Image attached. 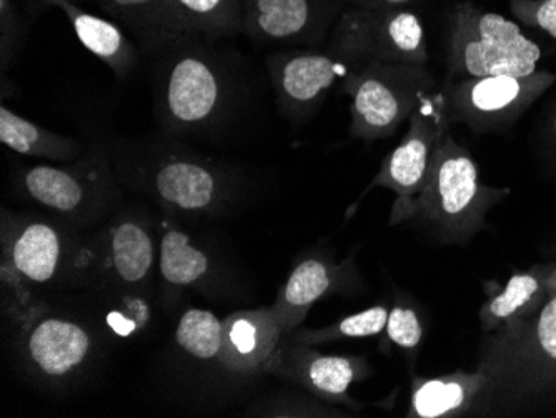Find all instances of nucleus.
I'll use <instances>...</instances> for the list:
<instances>
[{
	"label": "nucleus",
	"instance_id": "2",
	"mask_svg": "<svg viewBox=\"0 0 556 418\" xmlns=\"http://www.w3.org/2000/svg\"><path fill=\"white\" fill-rule=\"evenodd\" d=\"M111 157L118 180L152 197L172 217L222 215L242 192L236 167L180 143L115 147Z\"/></svg>",
	"mask_w": 556,
	"mask_h": 418
},
{
	"label": "nucleus",
	"instance_id": "16",
	"mask_svg": "<svg viewBox=\"0 0 556 418\" xmlns=\"http://www.w3.org/2000/svg\"><path fill=\"white\" fill-rule=\"evenodd\" d=\"M362 287L364 282L353 255L340 264L332 255H308L293 265L270 308L287 335L305 322L317 302L332 295H350Z\"/></svg>",
	"mask_w": 556,
	"mask_h": 418
},
{
	"label": "nucleus",
	"instance_id": "23",
	"mask_svg": "<svg viewBox=\"0 0 556 418\" xmlns=\"http://www.w3.org/2000/svg\"><path fill=\"white\" fill-rule=\"evenodd\" d=\"M553 265H535L527 273L515 274L502 292L490 297L478 314L483 332L493 333L535 315L549 299L546 279Z\"/></svg>",
	"mask_w": 556,
	"mask_h": 418
},
{
	"label": "nucleus",
	"instance_id": "1",
	"mask_svg": "<svg viewBox=\"0 0 556 418\" xmlns=\"http://www.w3.org/2000/svg\"><path fill=\"white\" fill-rule=\"evenodd\" d=\"M2 311L11 327L54 290L87 289L92 230L47 212H9L0 218Z\"/></svg>",
	"mask_w": 556,
	"mask_h": 418
},
{
	"label": "nucleus",
	"instance_id": "32",
	"mask_svg": "<svg viewBox=\"0 0 556 418\" xmlns=\"http://www.w3.org/2000/svg\"><path fill=\"white\" fill-rule=\"evenodd\" d=\"M510 11L525 26L556 39V0H510Z\"/></svg>",
	"mask_w": 556,
	"mask_h": 418
},
{
	"label": "nucleus",
	"instance_id": "18",
	"mask_svg": "<svg viewBox=\"0 0 556 418\" xmlns=\"http://www.w3.org/2000/svg\"><path fill=\"white\" fill-rule=\"evenodd\" d=\"M282 337L270 307L233 312L222 320L220 365L236 376H257Z\"/></svg>",
	"mask_w": 556,
	"mask_h": 418
},
{
	"label": "nucleus",
	"instance_id": "11",
	"mask_svg": "<svg viewBox=\"0 0 556 418\" xmlns=\"http://www.w3.org/2000/svg\"><path fill=\"white\" fill-rule=\"evenodd\" d=\"M328 52L355 68L370 62L415 65L428 62L424 24L415 12L405 8H353L343 12Z\"/></svg>",
	"mask_w": 556,
	"mask_h": 418
},
{
	"label": "nucleus",
	"instance_id": "25",
	"mask_svg": "<svg viewBox=\"0 0 556 418\" xmlns=\"http://www.w3.org/2000/svg\"><path fill=\"white\" fill-rule=\"evenodd\" d=\"M193 39L215 40L242 33V0H170Z\"/></svg>",
	"mask_w": 556,
	"mask_h": 418
},
{
	"label": "nucleus",
	"instance_id": "17",
	"mask_svg": "<svg viewBox=\"0 0 556 418\" xmlns=\"http://www.w3.org/2000/svg\"><path fill=\"white\" fill-rule=\"evenodd\" d=\"M327 22L317 0H242V33L258 43H312Z\"/></svg>",
	"mask_w": 556,
	"mask_h": 418
},
{
	"label": "nucleus",
	"instance_id": "10",
	"mask_svg": "<svg viewBox=\"0 0 556 418\" xmlns=\"http://www.w3.org/2000/svg\"><path fill=\"white\" fill-rule=\"evenodd\" d=\"M159 267L157 229L134 211L114 212L92 230L87 290L114 299L150 297Z\"/></svg>",
	"mask_w": 556,
	"mask_h": 418
},
{
	"label": "nucleus",
	"instance_id": "7",
	"mask_svg": "<svg viewBox=\"0 0 556 418\" xmlns=\"http://www.w3.org/2000/svg\"><path fill=\"white\" fill-rule=\"evenodd\" d=\"M542 59L540 47L515 22L462 2L452 14L450 79L532 76Z\"/></svg>",
	"mask_w": 556,
	"mask_h": 418
},
{
	"label": "nucleus",
	"instance_id": "36",
	"mask_svg": "<svg viewBox=\"0 0 556 418\" xmlns=\"http://www.w3.org/2000/svg\"><path fill=\"white\" fill-rule=\"evenodd\" d=\"M553 130H555V136H556V117H555V122H553Z\"/></svg>",
	"mask_w": 556,
	"mask_h": 418
},
{
	"label": "nucleus",
	"instance_id": "13",
	"mask_svg": "<svg viewBox=\"0 0 556 418\" xmlns=\"http://www.w3.org/2000/svg\"><path fill=\"white\" fill-rule=\"evenodd\" d=\"M452 118L443 90L427 93L410 115V129L395 151L383 159L382 167L365 193L375 187L392 190L396 199L390 215L399 214L420 193L428 167L440 140L448 132Z\"/></svg>",
	"mask_w": 556,
	"mask_h": 418
},
{
	"label": "nucleus",
	"instance_id": "8",
	"mask_svg": "<svg viewBox=\"0 0 556 418\" xmlns=\"http://www.w3.org/2000/svg\"><path fill=\"white\" fill-rule=\"evenodd\" d=\"M435 90L425 65L370 62L353 68L342 80V92L350 97V137L365 142L389 139Z\"/></svg>",
	"mask_w": 556,
	"mask_h": 418
},
{
	"label": "nucleus",
	"instance_id": "15",
	"mask_svg": "<svg viewBox=\"0 0 556 418\" xmlns=\"http://www.w3.org/2000/svg\"><path fill=\"white\" fill-rule=\"evenodd\" d=\"M267 67L275 101L290 121H305L314 115L330 89L355 68L332 52L303 49L275 52L267 59Z\"/></svg>",
	"mask_w": 556,
	"mask_h": 418
},
{
	"label": "nucleus",
	"instance_id": "19",
	"mask_svg": "<svg viewBox=\"0 0 556 418\" xmlns=\"http://www.w3.org/2000/svg\"><path fill=\"white\" fill-rule=\"evenodd\" d=\"M159 277L165 308H174L186 290H202L214 282L211 252L197 245L192 237L168 215L159 230Z\"/></svg>",
	"mask_w": 556,
	"mask_h": 418
},
{
	"label": "nucleus",
	"instance_id": "28",
	"mask_svg": "<svg viewBox=\"0 0 556 418\" xmlns=\"http://www.w3.org/2000/svg\"><path fill=\"white\" fill-rule=\"evenodd\" d=\"M29 33V18L14 0H0V68L2 77L14 67Z\"/></svg>",
	"mask_w": 556,
	"mask_h": 418
},
{
	"label": "nucleus",
	"instance_id": "20",
	"mask_svg": "<svg viewBox=\"0 0 556 418\" xmlns=\"http://www.w3.org/2000/svg\"><path fill=\"white\" fill-rule=\"evenodd\" d=\"M100 8L118 26L129 30L134 42L150 58L193 39L170 0H99Z\"/></svg>",
	"mask_w": 556,
	"mask_h": 418
},
{
	"label": "nucleus",
	"instance_id": "9",
	"mask_svg": "<svg viewBox=\"0 0 556 418\" xmlns=\"http://www.w3.org/2000/svg\"><path fill=\"white\" fill-rule=\"evenodd\" d=\"M14 347L25 376L40 385L65 387L89 370L99 351L96 330L80 318L39 301L22 318Z\"/></svg>",
	"mask_w": 556,
	"mask_h": 418
},
{
	"label": "nucleus",
	"instance_id": "30",
	"mask_svg": "<svg viewBox=\"0 0 556 418\" xmlns=\"http://www.w3.org/2000/svg\"><path fill=\"white\" fill-rule=\"evenodd\" d=\"M114 302L105 320L115 335H136L146 329L150 318L149 297L129 295V297L114 299Z\"/></svg>",
	"mask_w": 556,
	"mask_h": 418
},
{
	"label": "nucleus",
	"instance_id": "5",
	"mask_svg": "<svg viewBox=\"0 0 556 418\" xmlns=\"http://www.w3.org/2000/svg\"><path fill=\"white\" fill-rule=\"evenodd\" d=\"M211 43L189 39L159 55L155 112L170 137L211 130L232 104V79Z\"/></svg>",
	"mask_w": 556,
	"mask_h": 418
},
{
	"label": "nucleus",
	"instance_id": "14",
	"mask_svg": "<svg viewBox=\"0 0 556 418\" xmlns=\"http://www.w3.org/2000/svg\"><path fill=\"white\" fill-rule=\"evenodd\" d=\"M262 373L295 383L327 404L361 410L364 405L353 401L349 390L353 383L370 379L374 367L365 357L325 355L315 345H302L283 335Z\"/></svg>",
	"mask_w": 556,
	"mask_h": 418
},
{
	"label": "nucleus",
	"instance_id": "31",
	"mask_svg": "<svg viewBox=\"0 0 556 418\" xmlns=\"http://www.w3.org/2000/svg\"><path fill=\"white\" fill-rule=\"evenodd\" d=\"M332 405V404H330ZM330 405L314 404L311 401H278L268 402V404H258L257 407L250 408V414L261 415V417H345L339 408Z\"/></svg>",
	"mask_w": 556,
	"mask_h": 418
},
{
	"label": "nucleus",
	"instance_id": "6",
	"mask_svg": "<svg viewBox=\"0 0 556 418\" xmlns=\"http://www.w3.org/2000/svg\"><path fill=\"white\" fill-rule=\"evenodd\" d=\"M117 174L102 147L61 165H18L12 187L25 202L79 229L90 230L108 220L117 207Z\"/></svg>",
	"mask_w": 556,
	"mask_h": 418
},
{
	"label": "nucleus",
	"instance_id": "12",
	"mask_svg": "<svg viewBox=\"0 0 556 418\" xmlns=\"http://www.w3.org/2000/svg\"><path fill=\"white\" fill-rule=\"evenodd\" d=\"M548 71L532 76H489L448 79L443 93L452 122L475 134L496 132L517 122L555 83Z\"/></svg>",
	"mask_w": 556,
	"mask_h": 418
},
{
	"label": "nucleus",
	"instance_id": "22",
	"mask_svg": "<svg viewBox=\"0 0 556 418\" xmlns=\"http://www.w3.org/2000/svg\"><path fill=\"white\" fill-rule=\"evenodd\" d=\"M486 389L482 370L446 373L435 379L415 377L412 382L410 418L464 417L477 410L478 402Z\"/></svg>",
	"mask_w": 556,
	"mask_h": 418
},
{
	"label": "nucleus",
	"instance_id": "27",
	"mask_svg": "<svg viewBox=\"0 0 556 418\" xmlns=\"http://www.w3.org/2000/svg\"><path fill=\"white\" fill-rule=\"evenodd\" d=\"M175 340L197 360L218 362L222 352V320L205 308L184 312L175 330Z\"/></svg>",
	"mask_w": 556,
	"mask_h": 418
},
{
	"label": "nucleus",
	"instance_id": "33",
	"mask_svg": "<svg viewBox=\"0 0 556 418\" xmlns=\"http://www.w3.org/2000/svg\"><path fill=\"white\" fill-rule=\"evenodd\" d=\"M352 2L353 8L361 9H393L405 8L412 4L414 0H349Z\"/></svg>",
	"mask_w": 556,
	"mask_h": 418
},
{
	"label": "nucleus",
	"instance_id": "24",
	"mask_svg": "<svg viewBox=\"0 0 556 418\" xmlns=\"http://www.w3.org/2000/svg\"><path fill=\"white\" fill-rule=\"evenodd\" d=\"M0 140L12 152L55 164L77 161L87 151L80 140L43 129L4 104L0 107Z\"/></svg>",
	"mask_w": 556,
	"mask_h": 418
},
{
	"label": "nucleus",
	"instance_id": "3",
	"mask_svg": "<svg viewBox=\"0 0 556 418\" xmlns=\"http://www.w3.org/2000/svg\"><path fill=\"white\" fill-rule=\"evenodd\" d=\"M478 370L486 377L477 407L482 414L556 395V297L532 317L493 332Z\"/></svg>",
	"mask_w": 556,
	"mask_h": 418
},
{
	"label": "nucleus",
	"instance_id": "29",
	"mask_svg": "<svg viewBox=\"0 0 556 418\" xmlns=\"http://www.w3.org/2000/svg\"><path fill=\"white\" fill-rule=\"evenodd\" d=\"M383 333H386L387 340L395 343L396 347L415 355L424 340L420 315L410 305L395 304L390 308L389 320H387Z\"/></svg>",
	"mask_w": 556,
	"mask_h": 418
},
{
	"label": "nucleus",
	"instance_id": "35",
	"mask_svg": "<svg viewBox=\"0 0 556 418\" xmlns=\"http://www.w3.org/2000/svg\"><path fill=\"white\" fill-rule=\"evenodd\" d=\"M27 2V8H29L30 15H37L40 11H42L43 2L42 0H25ZM74 2H77V4H83L84 0H74Z\"/></svg>",
	"mask_w": 556,
	"mask_h": 418
},
{
	"label": "nucleus",
	"instance_id": "21",
	"mask_svg": "<svg viewBox=\"0 0 556 418\" xmlns=\"http://www.w3.org/2000/svg\"><path fill=\"white\" fill-rule=\"evenodd\" d=\"M43 8H58L71 22L75 36L90 54L104 62L117 79L132 74L139 62V47L109 18L90 14L74 0H42Z\"/></svg>",
	"mask_w": 556,
	"mask_h": 418
},
{
	"label": "nucleus",
	"instance_id": "34",
	"mask_svg": "<svg viewBox=\"0 0 556 418\" xmlns=\"http://www.w3.org/2000/svg\"><path fill=\"white\" fill-rule=\"evenodd\" d=\"M546 292H548V297H556V264L553 265L552 273L546 279Z\"/></svg>",
	"mask_w": 556,
	"mask_h": 418
},
{
	"label": "nucleus",
	"instance_id": "26",
	"mask_svg": "<svg viewBox=\"0 0 556 418\" xmlns=\"http://www.w3.org/2000/svg\"><path fill=\"white\" fill-rule=\"evenodd\" d=\"M389 312V305L383 302V304L371 305L358 314L340 318L339 322L324 329H300L299 327L287 333V337L302 345H321V343L339 342V340L377 337L386 330Z\"/></svg>",
	"mask_w": 556,
	"mask_h": 418
},
{
	"label": "nucleus",
	"instance_id": "4",
	"mask_svg": "<svg viewBox=\"0 0 556 418\" xmlns=\"http://www.w3.org/2000/svg\"><path fill=\"white\" fill-rule=\"evenodd\" d=\"M508 193L507 187L485 186L470 152L446 132L420 193L399 214L390 215V226L418 220L443 242L467 243L485 229L486 214Z\"/></svg>",
	"mask_w": 556,
	"mask_h": 418
}]
</instances>
